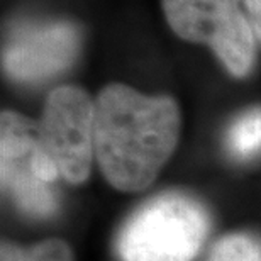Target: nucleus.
<instances>
[{
    "instance_id": "nucleus-3",
    "label": "nucleus",
    "mask_w": 261,
    "mask_h": 261,
    "mask_svg": "<svg viewBox=\"0 0 261 261\" xmlns=\"http://www.w3.org/2000/svg\"><path fill=\"white\" fill-rule=\"evenodd\" d=\"M0 176L2 190L20 212L48 219L58 211V168L43 148L38 121L4 111L0 116Z\"/></svg>"
},
{
    "instance_id": "nucleus-5",
    "label": "nucleus",
    "mask_w": 261,
    "mask_h": 261,
    "mask_svg": "<svg viewBox=\"0 0 261 261\" xmlns=\"http://www.w3.org/2000/svg\"><path fill=\"white\" fill-rule=\"evenodd\" d=\"M38 127L43 148L61 180L83 184L95 160V100L80 87H56L46 97Z\"/></svg>"
},
{
    "instance_id": "nucleus-4",
    "label": "nucleus",
    "mask_w": 261,
    "mask_h": 261,
    "mask_svg": "<svg viewBox=\"0 0 261 261\" xmlns=\"http://www.w3.org/2000/svg\"><path fill=\"white\" fill-rule=\"evenodd\" d=\"M161 9L180 39L207 46L232 76L251 73L258 39L243 0H161Z\"/></svg>"
},
{
    "instance_id": "nucleus-6",
    "label": "nucleus",
    "mask_w": 261,
    "mask_h": 261,
    "mask_svg": "<svg viewBox=\"0 0 261 261\" xmlns=\"http://www.w3.org/2000/svg\"><path fill=\"white\" fill-rule=\"evenodd\" d=\"M80 49V31L65 20L19 25L4 46L5 75L19 83H39L68 70Z\"/></svg>"
},
{
    "instance_id": "nucleus-1",
    "label": "nucleus",
    "mask_w": 261,
    "mask_h": 261,
    "mask_svg": "<svg viewBox=\"0 0 261 261\" xmlns=\"http://www.w3.org/2000/svg\"><path fill=\"white\" fill-rule=\"evenodd\" d=\"M180 130V107L170 95L109 83L95 98V161L121 192L136 194L153 184L175 153Z\"/></svg>"
},
{
    "instance_id": "nucleus-10",
    "label": "nucleus",
    "mask_w": 261,
    "mask_h": 261,
    "mask_svg": "<svg viewBox=\"0 0 261 261\" xmlns=\"http://www.w3.org/2000/svg\"><path fill=\"white\" fill-rule=\"evenodd\" d=\"M249 24L254 31L258 43H261V0H243Z\"/></svg>"
},
{
    "instance_id": "nucleus-7",
    "label": "nucleus",
    "mask_w": 261,
    "mask_h": 261,
    "mask_svg": "<svg viewBox=\"0 0 261 261\" xmlns=\"http://www.w3.org/2000/svg\"><path fill=\"white\" fill-rule=\"evenodd\" d=\"M224 149L234 161L248 163L261 156V106L248 107L224 133Z\"/></svg>"
},
{
    "instance_id": "nucleus-9",
    "label": "nucleus",
    "mask_w": 261,
    "mask_h": 261,
    "mask_svg": "<svg viewBox=\"0 0 261 261\" xmlns=\"http://www.w3.org/2000/svg\"><path fill=\"white\" fill-rule=\"evenodd\" d=\"M207 261H261V236L254 232H231L212 246Z\"/></svg>"
},
{
    "instance_id": "nucleus-2",
    "label": "nucleus",
    "mask_w": 261,
    "mask_h": 261,
    "mask_svg": "<svg viewBox=\"0 0 261 261\" xmlns=\"http://www.w3.org/2000/svg\"><path fill=\"white\" fill-rule=\"evenodd\" d=\"M203 203L184 192H163L122 224L116 251L122 261H194L211 232Z\"/></svg>"
},
{
    "instance_id": "nucleus-8",
    "label": "nucleus",
    "mask_w": 261,
    "mask_h": 261,
    "mask_svg": "<svg viewBox=\"0 0 261 261\" xmlns=\"http://www.w3.org/2000/svg\"><path fill=\"white\" fill-rule=\"evenodd\" d=\"M0 261H75L70 244L61 239H44L33 246L2 241Z\"/></svg>"
}]
</instances>
